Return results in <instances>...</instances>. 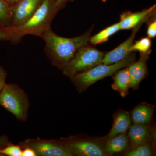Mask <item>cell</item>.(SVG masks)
Wrapping results in <instances>:
<instances>
[{"label": "cell", "instance_id": "17", "mask_svg": "<svg viewBox=\"0 0 156 156\" xmlns=\"http://www.w3.org/2000/svg\"><path fill=\"white\" fill-rule=\"evenodd\" d=\"M121 30L119 23L118 22L111 25L93 36L89 39V43L92 45L103 44L108 41L109 38L113 35Z\"/></svg>", "mask_w": 156, "mask_h": 156}, {"label": "cell", "instance_id": "11", "mask_svg": "<svg viewBox=\"0 0 156 156\" xmlns=\"http://www.w3.org/2000/svg\"><path fill=\"white\" fill-rule=\"evenodd\" d=\"M151 52L140 53L139 59L137 61H134L128 66L131 80L130 89L133 90L138 89L140 83L147 76L148 69L147 62Z\"/></svg>", "mask_w": 156, "mask_h": 156}, {"label": "cell", "instance_id": "2", "mask_svg": "<svg viewBox=\"0 0 156 156\" xmlns=\"http://www.w3.org/2000/svg\"><path fill=\"white\" fill-rule=\"evenodd\" d=\"M93 29L73 38L60 36L51 29L45 32L40 37L45 42V54L53 66L62 70L80 48L89 44Z\"/></svg>", "mask_w": 156, "mask_h": 156}, {"label": "cell", "instance_id": "8", "mask_svg": "<svg viewBox=\"0 0 156 156\" xmlns=\"http://www.w3.org/2000/svg\"><path fill=\"white\" fill-rule=\"evenodd\" d=\"M148 20H144L136 27L132 29V33L127 40L113 50L105 53L102 59V63L107 65L114 64L121 61L132 53V52L130 51V48L134 43L136 34L143 23Z\"/></svg>", "mask_w": 156, "mask_h": 156}, {"label": "cell", "instance_id": "15", "mask_svg": "<svg viewBox=\"0 0 156 156\" xmlns=\"http://www.w3.org/2000/svg\"><path fill=\"white\" fill-rule=\"evenodd\" d=\"M113 76L114 82L112 84V88L119 92L122 97H126L128 95L131 83L128 67L119 70Z\"/></svg>", "mask_w": 156, "mask_h": 156}, {"label": "cell", "instance_id": "10", "mask_svg": "<svg viewBox=\"0 0 156 156\" xmlns=\"http://www.w3.org/2000/svg\"><path fill=\"white\" fill-rule=\"evenodd\" d=\"M156 5H154L139 12L127 11L120 16V29L122 30L132 29L144 20H147L155 13Z\"/></svg>", "mask_w": 156, "mask_h": 156}, {"label": "cell", "instance_id": "28", "mask_svg": "<svg viewBox=\"0 0 156 156\" xmlns=\"http://www.w3.org/2000/svg\"><path fill=\"white\" fill-rule=\"evenodd\" d=\"M3 27H4V26H3L2 25V24H0V30H1Z\"/></svg>", "mask_w": 156, "mask_h": 156}, {"label": "cell", "instance_id": "20", "mask_svg": "<svg viewBox=\"0 0 156 156\" xmlns=\"http://www.w3.org/2000/svg\"><path fill=\"white\" fill-rule=\"evenodd\" d=\"M152 41L148 37H144L134 42L130 48L131 52L138 51L140 53H144L151 52V48Z\"/></svg>", "mask_w": 156, "mask_h": 156}, {"label": "cell", "instance_id": "3", "mask_svg": "<svg viewBox=\"0 0 156 156\" xmlns=\"http://www.w3.org/2000/svg\"><path fill=\"white\" fill-rule=\"evenodd\" d=\"M135 61L136 54L134 52H132L121 61L112 64L101 63L87 72L77 75L71 80L78 92L81 93L98 81L113 75L119 70L128 67Z\"/></svg>", "mask_w": 156, "mask_h": 156}, {"label": "cell", "instance_id": "27", "mask_svg": "<svg viewBox=\"0 0 156 156\" xmlns=\"http://www.w3.org/2000/svg\"><path fill=\"white\" fill-rule=\"evenodd\" d=\"M5 1L10 6H11L18 2L20 0H5Z\"/></svg>", "mask_w": 156, "mask_h": 156}, {"label": "cell", "instance_id": "23", "mask_svg": "<svg viewBox=\"0 0 156 156\" xmlns=\"http://www.w3.org/2000/svg\"><path fill=\"white\" fill-rule=\"evenodd\" d=\"M7 73L6 70L2 66H0V93L6 85Z\"/></svg>", "mask_w": 156, "mask_h": 156}, {"label": "cell", "instance_id": "22", "mask_svg": "<svg viewBox=\"0 0 156 156\" xmlns=\"http://www.w3.org/2000/svg\"><path fill=\"white\" fill-rule=\"evenodd\" d=\"M151 20L150 22L149 23L148 25L147 35L150 38H154L156 37V18H154Z\"/></svg>", "mask_w": 156, "mask_h": 156}, {"label": "cell", "instance_id": "14", "mask_svg": "<svg viewBox=\"0 0 156 156\" xmlns=\"http://www.w3.org/2000/svg\"><path fill=\"white\" fill-rule=\"evenodd\" d=\"M154 108V105L149 104H139L131 112V121L134 124L151 126L153 121Z\"/></svg>", "mask_w": 156, "mask_h": 156}, {"label": "cell", "instance_id": "18", "mask_svg": "<svg viewBox=\"0 0 156 156\" xmlns=\"http://www.w3.org/2000/svg\"><path fill=\"white\" fill-rule=\"evenodd\" d=\"M154 149L151 142L146 143L131 148L124 155L126 156H151L154 155Z\"/></svg>", "mask_w": 156, "mask_h": 156}, {"label": "cell", "instance_id": "13", "mask_svg": "<svg viewBox=\"0 0 156 156\" xmlns=\"http://www.w3.org/2000/svg\"><path fill=\"white\" fill-rule=\"evenodd\" d=\"M113 123L110 131L106 136L102 137L106 140L118 134L126 133L131 126V120L128 112L119 109L114 115Z\"/></svg>", "mask_w": 156, "mask_h": 156}, {"label": "cell", "instance_id": "25", "mask_svg": "<svg viewBox=\"0 0 156 156\" xmlns=\"http://www.w3.org/2000/svg\"><path fill=\"white\" fill-rule=\"evenodd\" d=\"M24 149L22 151L21 156H37V155L35 151L29 147H23Z\"/></svg>", "mask_w": 156, "mask_h": 156}, {"label": "cell", "instance_id": "21", "mask_svg": "<svg viewBox=\"0 0 156 156\" xmlns=\"http://www.w3.org/2000/svg\"><path fill=\"white\" fill-rule=\"evenodd\" d=\"M22 147L14 145L11 143L5 147L0 149V155L8 156H21Z\"/></svg>", "mask_w": 156, "mask_h": 156}, {"label": "cell", "instance_id": "16", "mask_svg": "<svg viewBox=\"0 0 156 156\" xmlns=\"http://www.w3.org/2000/svg\"><path fill=\"white\" fill-rule=\"evenodd\" d=\"M104 140L105 151L108 156L126 151L130 144L128 134L126 133L118 134Z\"/></svg>", "mask_w": 156, "mask_h": 156}, {"label": "cell", "instance_id": "7", "mask_svg": "<svg viewBox=\"0 0 156 156\" xmlns=\"http://www.w3.org/2000/svg\"><path fill=\"white\" fill-rule=\"evenodd\" d=\"M22 147L33 149L37 156H73L64 143L60 140L27 139L20 144Z\"/></svg>", "mask_w": 156, "mask_h": 156}, {"label": "cell", "instance_id": "4", "mask_svg": "<svg viewBox=\"0 0 156 156\" xmlns=\"http://www.w3.org/2000/svg\"><path fill=\"white\" fill-rule=\"evenodd\" d=\"M105 53L89 44L80 48L62 71L71 79L101 64Z\"/></svg>", "mask_w": 156, "mask_h": 156}, {"label": "cell", "instance_id": "12", "mask_svg": "<svg viewBox=\"0 0 156 156\" xmlns=\"http://www.w3.org/2000/svg\"><path fill=\"white\" fill-rule=\"evenodd\" d=\"M150 126L134 124L130 126L128 136L131 148L146 143H154V131Z\"/></svg>", "mask_w": 156, "mask_h": 156}, {"label": "cell", "instance_id": "9", "mask_svg": "<svg viewBox=\"0 0 156 156\" xmlns=\"http://www.w3.org/2000/svg\"><path fill=\"white\" fill-rule=\"evenodd\" d=\"M43 1L44 0H20L11 6L13 15L11 26L19 25L30 18L38 9Z\"/></svg>", "mask_w": 156, "mask_h": 156}, {"label": "cell", "instance_id": "26", "mask_svg": "<svg viewBox=\"0 0 156 156\" xmlns=\"http://www.w3.org/2000/svg\"><path fill=\"white\" fill-rule=\"evenodd\" d=\"M10 143L8 136L4 135L0 136V149L5 147Z\"/></svg>", "mask_w": 156, "mask_h": 156}, {"label": "cell", "instance_id": "24", "mask_svg": "<svg viewBox=\"0 0 156 156\" xmlns=\"http://www.w3.org/2000/svg\"><path fill=\"white\" fill-rule=\"evenodd\" d=\"M75 0H56L55 3V9L57 13L65 7L66 4L70 2H73Z\"/></svg>", "mask_w": 156, "mask_h": 156}, {"label": "cell", "instance_id": "19", "mask_svg": "<svg viewBox=\"0 0 156 156\" xmlns=\"http://www.w3.org/2000/svg\"><path fill=\"white\" fill-rule=\"evenodd\" d=\"M13 19L11 6L5 0H0V24L4 27L11 26Z\"/></svg>", "mask_w": 156, "mask_h": 156}, {"label": "cell", "instance_id": "6", "mask_svg": "<svg viewBox=\"0 0 156 156\" xmlns=\"http://www.w3.org/2000/svg\"><path fill=\"white\" fill-rule=\"evenodd\" d=\"M73 156H107L104 140L102 138L71 136L61 138Z\"/></svg>", "mask_w": 156, "mask_h": 156}, {"label": "cell", "instance_id": "1", "mask_svg": "<svg viewBox=\"0 0 156 156\" xmlns=\"http://www.w3.org/2000/svg\"><path fill=\"white\" fill-rule=\"evenodd\" d=\"M55 2L56 0H44L36 12L25 22L15 26L3 27L0 30V41L16 45L27 35L41 37L51 29V23L57 14Z\"/></svg>", "mask_w": 156, "mask_h": 156}, {"label": "cell", "instance_id": "29", "mask_svg": "<svg viewBox=\"0 0 156 156\" xmlns=\"http://www.w3.org/2000/svg\"><path fill=\"white\" fill-rule=\"evenodd\" d=\"M101 1H102V2H106L107 0H101Z\"/></svg>", "mask_w": 156, "mask_h": 156}, {"label": "cell", "instance_id": "5", "mask_svg": "<svg viewBox=\"0 0 156 156\" xmlns=\"http://www.w3.org/2000/svg\"><path fill=\"white\" fill-rule=\"evenodd\" d=\"M0 105L20 120L25 121L27 119L28 98L17 85L6 84L0 93Z\"/></svg>", "mask_w": 156, "mask_h": 156}]
</instances>
